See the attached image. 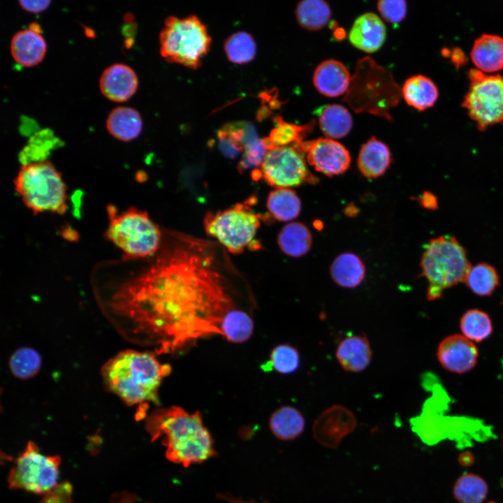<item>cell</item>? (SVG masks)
<instances>
[{"mask_svg":"<svg viewBox=\"0 0 503 503\" xmlns=\"http://www.w3.org/2000/svg\"><path fill=\"white\" fill-rule=\"evenodd\" d=\"M110 305L161 353L222 336L224 319L235 309L212 247L187 237L163 247L147 269L119 287Z\"/></svg>","mask_w":503,"mask_h":503,"instance_id":"6da1fadb","label":"cell"},{"mask_svg":"<svg viewBox=\"0 0 503 503\" xmlns=\"http://www.w3.org/2000/svg\"><path fill=\"white\" fill-rule=\"evenodd\" d=\"M146 429L152 441L161 439L167 458L188 467L213 457V439L199 412L189 413L180 407L159 409L147 418Z\"/></svg>","mask_w":503,"mask_h":503,"instance_id":"7a4b0ae2","label":"cell"},{"mask_svg":"<svg viewBox=\"0 0 503 503\" xmlns=\"http://www.w3.org/2000/svg\"><path fill=\"white\" fill-rule=\"evenodd\" d=\"M170 372L152 353L131 349L118 353L101 370L106 387L129 405L159 404V387Z\"/></svg>","mask_w":503,"mask_h":503,"instance_id":"3957f363","label":"cell"},{"mask_svg":"<svg viewBox=\"0 0 503 503\" xmlns=\"http://www.w3.org/2000/svg\"><path fill=\"white\" fill-rule=\"evenodd\" d=\"M471 265L466 250L454 236L431 239L420 261L421 275L428 282L427 300H437L445 289L463 282Z\"/></svg>","mask_w":503,"mask_h":503,"instance_id":"277c9868","label":"cell"},{"mask_svg":"<svg viewBox=\"0 0 503 503\" xmlns=\"http://www.w3.org/2000/svg\"><path fill=\"white\" fill-rule=\"evenodd\" d=\"M14 187L24 204L34 214L50 212L63 214L67 210V189L62 176L50 161H38L22 166Z\"/></svg>","mask_w":503,"mask_h":503,"instance_id":"5b68a950","label":"cell"},{"mask_svg":"<svg viewBox=\"0 0 503 503\" xmlns=\"http://www.w3.org/2000/svg\"><path fill=\"white\" fill-rule=\"evenodd\" d=\"M108 212L106 238L122 252L124 259L145 258L159 251L161 233L146 212L131 207L117 214L112 206Z\"/></svg>","mask_w":503,"mask_h":503,"instance_id":"8992f818","label":"cell"},{"mask_svg":"<svg viewBox=\"0 0 503 503\" xmlns=\"http://www.w3.org/2000/svg\"><path fill=\"white\" fill-rule=\"evenodd\" d=\"M206 26L196 15L167 17L159 34L160 53L166 61L196 69L211 45Z\"/></svg>","mask_w":503,"mask_h":503,"instance_id":"52a82bcc","label":"cell"},{"mask_svg":"<svg viewBox=\"0 0 503 503\" xmlns=\"http://www.w3.org/2000/svg\"><path fill=\"white\" fill-rule=\"evenodd\" d=\"M469 87L462 106L480 131L503 124V76L476 68L469 71Z\"/></svg>","mask_w":503,"mask_h":503,"instance_id":"ba28073f","label":"cell"},{"mask_svg":"<svg viewBox=\"0 0 503 503\" xmlns=\"http://www.w3.org/2000/svg\"><path fill=\"white\" fill-rule=\"evenodd\" d=\"M61 459L42 454L33 442H29L17 458L8 477L9 487L45 495L55 488L59 476Z\"/></svg>","mask_w":503,"mask_h":503,"instance_id":"9c48e42d","label":"cell"},{"mask_svg":"<svg viewBox=\"0 0 503 503\" xmlns=\"http://www.w3.org/2000/svg\"><path fill=\"white\" fill-rule=\"evenodd\" d=\"M261 217L241 203L215 213H207L206 233L216 238L228 252L240 254L250 245L260 226Z\"/></svg>","mask_w":503,"mask_h":503,"instance_id":"30bf717a","label":"cell"},{"mask_svg":"<svg viewBox=\"0 0 503 503\" xmlns=\"http://www.w3.org/2000/svg\"><path fill=\"white\" fill-rule=\"evenodd\" d=\"M261 168L265 181L276 189L298 187L311 179L301 152L293 146L269 150Z\"/></svg>","mask_w":503,"mask_h":503,"instance_id":"8fae6325","label":"cell"},{"mask_svg":"<svg viewBox=\"0 0 503 503\" xmlns=\"http://www.w3.org/2000/svg\"><path fill=\"white\" fill-rule=\"evenodd\" d=\"M299 152H307V160L314 169L327 176L344 173L349 167L351 156L340 143L328 138L293 145Z\"/></svg>","mask_w":503,"mask_h":503,"instance_id":"7c38bea8","label":"cell"},{"mask_svg":"<svg viewBox=\"0 0 503 503\" xmlns=\"http://www.w3.org/2000/svg\"><path fill=\"white\" fill-rule=\"evenodd\" d=\"M356 426V417L350 409L340 404H334L323 411L316 418L312 433L319 444L329 449H335Z\"/></svg>","mask_w":503,"mask_h":503,"instance_id":"4fadbf2b","label":"cell"},{"mask_svg":"<svg viewBox=\"0 0 503 503\" xmlns=\"http://www.w3.org/2000/svg\"><path fill=\"white\" fill-rule=\"evenodd\" d=\"M436 355L444 369L460 374L471 371L476 366L479 353L474 342L462 334H453L439 342Z\"/></svg>","mask_w":503,"mask_h":503,"instance_id":"5bb4252c","label":"cell"},{"mask_svg":"<svg viewBox=\"0 0 503 503\" xmlns=\"http://www.w3.org/2000/svg\"><path fill=\"white\" fill-rule=\"evenodd\" d=\"M138 76L129 66L116 63L108 66L99 79L101 94L108 100L122 103L130 99L136 92Z\"/></svg>","mask_w":503,"mask_h":503,"instance_id":"9a60e30c","label":"cell"},{"mask_svg":"<svg viewBox=\"0 0 503 503\" xmlns=\"http://www.w3.org/2000/svg\"><path fill=\"white\" fill-rule=\"evenodd\" d=\"M386 37V29L383 21L377 15L370 12L358 16L349 33L350 43L367 53L380 49Z\"/></svg>","mask_w":503,"mask_h":503,"instance_id":"2e32d148","label":"cell"},{"mask_svg":"<svg viewBox=\"0 0 503 503\" xmlns=\"http://www.w3.org/2000/svg\"><path fill=\"white\" fill-rule=\"evenodd\" d=\"M10 50L16 63L29 68L43 60L47 52V43L41 31L28 27L13 36Z\"/></svg>","mask_w":503,"mask_h":503,"instance_id":"e0dca14e","label":"cell"},{"mask_svg":"<svg viewBox=\"0 0 503 503\" xmlns=\"http://www.w3.org/2000/svg\"><path fill=\"white\" fill-rule=\"evenodd\" d=\"M351 82L349 71L346 66L335 59L320 63L313 74V84L316 90L328 97H337L344 94Z\"/></svg>","mask_w":503,"mask_h":503,"instance_id":"ac0fdd59","label":"cell"},{"mask_svg":"<svg viewBox=\"0 0 503 503\" xmlns=\"http://www.w3.org/2000/svg\"><path fill=\"white\" fill-rule=\"evenodd\" d=\"M335 357L347 372H360L370 364L372 351L365 335H353L342 339L338 344Z\"/></svg>","mask_w":503,"mask_h":503,"instance_id":"d6986e66","label":"cell"},{"mask_svg":"<svg viewBox=\"0 0 503 503\" xmlns=\"http://www.w3.org/2000/svg\"><path fill=\"white\" fill-rule=\"evenodd\" d=\"M476 69L490 74L503 69V38L484 34L477 38L470 52Z\"/></svg>","mask_w":503,"mask_h":503,"instance_id":"ffe728a7","label":"cell"},{"mask_svg":"<svg viewBox=\"0 0 503 503\" xmlns=\"http://www.w3.org/2000/svg\"><path fill=\"white\" fill-rule=\"evenodd\" d=\"M391 163L389 147L372 136L360 147L357 163L360 173L367 178H377L387 170Z\"/></svg>","mask_w":503,"mask_h":503,"instance_id":"44dd1931","label":"cell"},{"mask_svg":"<svg viewBox=\"0 0 503 503\" xmlns=\"http://www.w3.org/2000/svg\"><path fill=\"white\" fill-rule=\"evenodd\" d=\"M106 129L117 140L129 142L136 138L143 130V120L138 111L128 106H118L108 114Z\"/></svg>","mask_w":503,"mask_h":503,"instance_id":"7402d4cb","label":"cell"},{"mask_svg":"<svg viewBox=\"0 0 503 503\" xmlns=\"http://www.w3.org/2000/svg\"><path fill=\"white\" fill-rule=\"evenodd\" d=\"M404 100L418 110L432 107L439 96L438 88L435 82L423 75H415L407 78L402 88Z\"/></svg>","mask_w":503,"mask_h":503,"instance_id":"603a6c76","label":"cell"},{"mask_svg":"<svg viewBox=\"0 0 503 503\" xmlns=\"http://www.w3.org/2000/svg\"><path fill=\"white\" fill-rule=\"evenodd\" d=\"M314 113L318 117L321 131L328 138H342L351 130L353 125L351 115L343 105L339 104L322 105Z\"/></svg>","mask_w":503,"mask_h":503,"instance_id":"cb8c5ba5","label":"cell"},{"mask_svg":"<svg viewBox=\"0 0 503 503\" xmlns=\"http://www.w3.org/2000/svg\"><path fill=\"white\" fill-rule=\"evenodd\" d=\"M330 275L338 286L353 289L359 286L365 276V268L361 259L350 252L337 256L330 265Z\"/></svg>","mask_w":503,"mask_h":503,"instance_id":"d4e9b609","label":"cell"},{"mask_svg":"<svg viewBox=\"0 0 503 503\" xmlns=\"http://www.w3.org/2000/svg\"><path fill=\"white\" fill-rule=\"evenodd\" d=\"M269 426L277 438L289 441L297 438L303 432L305 421L298 409L292 406H283L272 413Z\"/></svg>","mask_w":503,"mask_h":503,"instance_id":"484cf974","label":"cell"},{"mask_svg":"<svg viewBox=\"0 0 503 503\" xmlns=\"http://www.w3.org/2000/svg\"><path fill=\"white\" fill-rule=\"evenodd\" d=\"M277 242L286 255L300 257L307 254L312 246V238L309 228L300 222H291L280 231Z\"/></svg>","mask_w":503,"mask_h":503,"instance_id":"4316f807","label":"cell"},{"mask_svg":"<svg viewBox=\"0 0 503 503\" xmlns=\"http://www.w3.org/2000/svg\"><path fill=\"white\" fill-rule=\"evenodd\" d=\"M463 282L475 295L486 297L500 285V277L493 265L482 262L471 265Z\"/></svg>","mask_w":503,"mask_h":503,"instance_id":"83f0119b","label":"cell"},{"mask_svg":"<svg viewBox=\"0 0 503 503\" xmlns=\"http://www.w3.org/2000/svg\"><path fill=\"white\" fill-rule=\"evenodd\" d=\"M270 214L281 221L296 218L301 210V203L296 193L291 189H276L271 191L267 200Z\"/></svg>","mask_w":503,"mask_h":503,"instance_id":"f1b7e54d","label":"cell"},{"mask_svg":"<svg viewBox=\"0 0 503 503\" xmlns=\"http://www.w3.org/2000/svg\"><path fill=\"white\" fill-rule=\"evenodd\" d=\"M298 23L309 31H317L325 27L331 17L330 8L322 0H303L296 8Z\"/></svg>","mask_w":503,"mask_h":503,"instance_id":"f546056e","label":"cell"},{"mask_svg":"<svg viewBox=\"0 0 503 503\" xmlns=\"http://www.w3.org/2000/svg\"><path fill=\"white\" fill-rule=\"evenodd\" d=\"M275 126L268 137L263 138L268 150L293 145L302 142V138L312 128V123L298 126L285 122L281 117L275 118Z\"/></svg>","mask_w":503,"mask_h":503,"instance_id":"4dcf8cb0","label":"cell"},{"mask_svg":"<svg viewBox=\"0 0 503 503\" xmlns=\"http://www.w3.org/2000/svg\"><path fill=\"white\" fill-rule=\"evenodd\" d=\"M462 335L477 343L486 340L493 333V323L489 315L479 309L467 310L460 319Z\"/></svg>","mask_w":503,"mask_h":503,"instance_id":"1f68e13d","label":"cell"},{"mask_svg":"<svg viewBox=\"0 0 503 503\" xmlns=\"http://www.w3.org/2000/svg\"><path fill=\"white\" fill-rule=\"evenodd\" d=\"M228 59L237 64L252 61L256 54V44L252 36L245 31L231 35L224 42Z\"/></svg>","mask_w":503,"mask_h":503,"instance_id":"d6a6232c","label":"cell"},{"mask_svg":"<svg viewBox=\"0 0 503 503\" xmlns=\"http://www.w3.org/2000/svg\"><path fill=\"white\" fill-rule=\"evenodd\" d=\"M253 329L252 318L245 312L235 308L224 319L222 336L229 342L242 343L249 339Z\"/></svg>","mask_w":503,"mask_h":503,"instance_id":"836d02e7","label":"cell"},{"mask_svg":"<svg viewBox=\"0 0 503 503\" xmlns=\"http://www.w3.org/2000/svg\"><path fill=\"white\" fill-rule=\"evenodd\" d=\"M488 486L479 476L465 474L455 482L453 494L460 503H483L486 498Z\"/></svg>","mask_w":503,"mask_h":503,"instance_id":"e575fe53","label":"cell"},{"mask_svg":"<svg viewBox=\"0 0 503 503\" xmlns=\"http://www.w3.org/2000/svg\"><path fill=\"white\" fill-rule=\"evenodd\" d=\"M42 364L38 352L31 347H21L16 350L9 360L11 373L18 379H27L39 372Z\"/></svg>","mask_w":503,"mask_h":503,"instance_id":"d590c367","label":"cell"},{"mask_svg":"<svg viewBox=\"0 0 503 503\" xmlns=\"http://www.w3.org/2000/svg\"><path fill=\"white\" fill-rule=\"evenodd\" d=\"M300 363L297 349L288 344H281L272 349L270 360L262 367L264 370H273L282 374H289L298 369Z\"/></svg>","mask_w":503,"mask_h":503,"instance_id":"8d00e7d4","label":"cell"},{"mask_svg":"<svg viewBox=\"0 0 503 503\" xmlns=\"http://www.w3.org/2000/svg\"><path fill=\"white\" fill-rule=\"evenodd\" d=\"M377 9L384 20L393 24L402 22L407 15V2L402 0H380Z\"/></svg>","mask_w":503,"mask_h":503,"instance_id":"74e56055","label":"cell"},{"mask_svg":"<svg viewBox=\"0 0 503 503\" xmlns=\"http://www.w3.org/2000/svg\"><path fill=\"white\" fill-rule=\"evenodd\" d=\"M245 162L252 164H261L268 150L263 141L257 138L249 142L245 146Z\"/></svg>","mask_w":503,"mask_h":503,"instance_id":"f35d334b","label":"cell"},{"mask_svg":"<svg viewBox=\"0 0 503 503\" xmlns=\"http://www.w3.org/2000/svg\"><path fill=\"white\" fill-rule=\"evenodd\" d=\"M72 491V486L69 483H61L45 494L38 503H73Z\"/></svg>","mask_w":503,"mask_h":503,"instance_id":"ab89813d","label":"cell"},{"mask_svg":"<svg viewBox=\"0 0 503 503\" xmlns=\"http://www.w3.org/2000/svg\"><path fill=\"white\" fill-rule=\"evenodd\" d=\"M18 3L20 6L27 12L40 13L48 9L51 1L48 0H20Z\"/></svg>","mask_w":503,"mask_h":503,"instance_id":"60d3db41","label":"cell"},{"mask_svg":"<svg viewBox=\"0 0 503 503\" xmlns=\"http://www.w3.org/2000/svg\"><path fill=\"white\" fill-rule=\"evenodd\" d=\"M452 64L457 68L466 64L467 58L465 52L459 48H454L450 50L448 57Z\"/></svg>","mask_w":503,"mask_h":503,"instance_id":"b9f144b4","label":"cell"},{"mask_svg":"<svg viewBox=\"0 0 503 503\" xmlns=\"http://www.w3.org/2000/svg\"><path fill=\"white\" fill-rule=\"evenodd\" d=\"M418 201L425 209L435 210L437 207V197L429 191L423 192Z\"/></svg>","mask_w":503,"mask_h":503,"instance_id":"7bdbcfd3","label":"cell"},{"mask_svg":"<svg viewBox=\"0 0 503 503\" xmlns=\"http://www.w3.org/2000/svg\"><path fill=\"white\" fill-rule=\"evenodd\" d=\"M488 503H494V502H488Z\"/></svg>","mask_w":503,"mask_h":503,"instance_id":"ee69618b","label":"cell"}]
</instances>
